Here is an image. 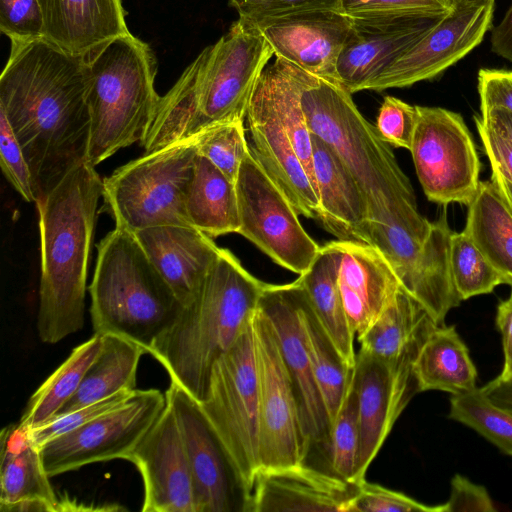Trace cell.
<instances>
[{
    "instance_id": "6da1fadb",
    "label": "cell",
    "mask_w": 512,
    "mask_h": 512,
    "mask_svg": "<svg viewBox=\"0 0 512 512\" xmlns=\"http://www.w3.org/2000/svg\"><path fill=\"white\" fill-rule=\"evenodd\" d=\"M85 57L45 37L11 41L2 111L23 150L37 201L85 162L90 137Z\"/></svg>"
},
{
    "instance_id": "7a4b0ae2",
    "label": "cell",
    "mask_w": 512,
    "mask_h": 512,
    "mask_svg": "<svg viewBox=\"0 0 512 512\" xmlns=\"http://www.w3.org/2000/svg\"><path fill=\"white\" fill-rule=\"evenodd\" d=\"M102 179L82 162L36 202L41 276L37 332L55 344L84 326L85 294Z\"/></svg>"
},
{
    "instance_id": "3957f363",
    "label": "cell",
    "mask_w": 512,
    "mask_h": 512,
    "mask_svg": "<svg viewBox=\"0 0 512 512\" xmlns=\"http://www.w3.org/2000/svg\"><path fill=\"white\" fill-rule=\"evenodd\" d=\"M265 283L221 248L198 293L148 349L171 382L198 402L206 398L214 364L250 322Z\"/></svg>"
},
{
    "instance_id": "277c9868",
    "label": "cell",
    "mask_w": 512,
    "mask_h": 512,
    "mask_svg": "<svg viewBox=\"0 0 512 512\" xmlns=\"http://www.w3.org/2000/svg\"><path fill=\"white\" fill-rule=\"evenodd\" d=\"M204 51L197 78L191 84L180 80L164 97L152 133L157 149L212 125L244 120L257 83L274 55L259 28L241 18Z\"/></svg>"
},
{
    "instance_id": "5b68a950",
    "label": "cell",
    "mask_w": 512,
    "mask_h": 512,
    "mask_svg": "<svg viewBox=\"0 0 512 512\" xmlns=\"http://www.w3.org/2000/svg\"><path fill=\"white\" fill-rule=\"evenodd\" d=\"M84 57L91 119L85 162L96 167L120 149L143 142L161 96L154 87L153 52L130 32L103 42Z\"/></svg>"
},
{
    "instance_id": "8992f818",
    "label": "cell",
    "mask_w": 512,
    "mask_h": 512,
    "mask_svg": "<svg viewBox=\"0 0 512 512\" xmlns=\"http://www.w3.org/2000/svg\"><path fill=\"white\" fill-rule=\"evenodd\" d=\"M300 99L311 133L349 168L369 209L384 205L396 217L412 222L424 217L390 144L359 112L344 87L303 70Z\"/></svg>"
},
{
    "instance_id": "52a82bcc",
    "label": "cell",
    "mask_w": 512,
    "mask_h": 512,
    "mask_svg": "<svg viewBox=\"0 0 512 512\" xmlns=\"http://www.w3.org/2000/svg\"><path fill=\"white\" fill-rule=\"evenodd\" d=\"M97 249L89 287L94 333L124 337L148 353L182 304L133 232L115 226Z\"/></svg>"
},
{
    "instance_id": "ba28073f",
    "label": "cell",
    "mask_w": 512,
    "mask_h": 512,
    "mask_svg": "<svg viewBox=\"0 0 512 512\" xmlns=\"http://www.w3.org/2000/svg\"><path fill=\"white\" fill-rule=\"evenodd\" d=\"M197 154L193 136L145 152L103 179L102 197L116 226L131 232L165 225L192 226L185 203Z\"/></svg>"
},
{
    "instance_id": "9c48e42d",
    "label": "cell",
    "mask_w": 512,
    "mask_h": 512,
    "mask_svg": "<svg viewBox=\"0 0 512 512\" xmlns=\"http://www.w3.org/2000/svg\"><path fill=\"white\" fill-rule=\"evenodd\" d=\"M452 232L445 208L424 234L400 222L381 205L369 210L361 238V242L384 255L401 287L424 306L438 325H444L448 312L461 302L450 270Z\"/></svg>"
},
{
    "instance_id": "30bf717a",
    "label": "cell",
    "mask_w": 512,
    "mask_h": 512,
    "mask_svg": "<svg viewBox=\"0 0 512 512\" xmlns=\"http://www.w3.org/2000/svg\"><path fill=\"white\" fill-rule=\"evenodd\" d=\"M200 405L226 448L250 503L255 477L260 469L258 382L252 318L231 348L214 364L206 398Z\"/></svg>"
},
{
    "instance_id": "8fae6325",
    "label": "cell",
    "mask_w": 512,
    "mask_h": 512,
    "mask_svg": "<svg viewBox=\"0 0 512 512\" xmlns=\"http://www.w3.org/2000/svg\"><path fill=\"white\" fill-rule=\"evenodd\" d=\"M410 152L422 189L431 202L466 206L478 191L480 161L459 113L418 106Z\"/></svg>"
},
{
    "instance_id": "7c38bea8",
    "label": "cell",
    "mask_w": 512,
    "mask_h": 512,
    "mask_svg": "<svg viewBox=\"0 0 512 512\" xmlns=\"http://www.w3.org/2000/svg\"><path fill=\"white\" fill-rule=\"evenodd\" d=\"M252 328L258 382L260 469L306 463L309 446L294 388L272 323L259 306L252 316Z\"/></svg>"
},
{
    "instance_id": "4fadbf2b",
    "label": "cell",
    "mask_w": 512,
    "mask_h": 512,
    "mask_svg": "<svg viewBox=\"0 0 512 512\" xmlns=\"http://www.w3.org/2000/svg\"><path fill=\"white\" fill-rule=\"evenodd\" d=\"M165 393L135 390L117 408L57 436L40 446L47 474L52 477L95 462L126 459L166 406Z\"/></svg>"
},
{
    "instance_id": "5bb4252c",
    "label": "cell",
    "mask_w": 512,
    "mask_h": 512,
    "mask_svg": "<svg viewBox=\"0 0 512 512\" xmlns=\"http://www.w3.org/2000/svg\"><path fill=\"white\" fill-rule=\"evenodd\" d=\"M240 228L278 265L305 273L320 247L305 232L298 213L249 152L235 182Z\"/></svg>"
},
{
    "instance_id": "9a60e30c",
    "label": "cell",
    "mask_w": 512,
    "mask_h": 512,
    "mask_svg": "<svg viewBox=\"0 0 512 512\" xmlns=\"http://www.w3.org/2000/svg\"><path fill=\"white\" fill-rule=\"evenodd\" d=\"M165 396L174 411L186 448L196 512H248L249 496L200 402L174 382Z\"/></svg>"
},
{
    "instance_id": "2e32d148",
    "label": "cell",
    "mask_w": 512,
    "mask_h": 512,
    "mask_svg": "<svg viewBox=\"0 0 512 512\" xmlns=\"http://www.w3.org/2000/svg\"><path fill=\"white\" fill-rule=\"evenodd\" d=\"M300 292L298 279L282 285L265 283L258 306L272 323L294 388L309 446L308 457L318 451L324 454L326 460L331 423L307 352Z\"/></svg>"
},
{
    "instance_id": "e0dca14e",
    "label": "cell",
    "mask_w": 512,
    "mask_h": 512,
    "mask_svg": "<svg viewBox=\"0 0 512 512\" xmlns=\"http://www.w3.org/2000/svg\"><path fill=\"white\" fill-rule=\"evenodd\" d=\"M495 1L452 8L411 46L367 90L383 91L433 80L464 58L491 29Z\"/></svg>"
},
{
    "instance_id": "ac0fdd59",
    "label": "cell",
    "mask_w": 512,
    "mask_h": 512,
    "mask_svg": "<svg viewBox=\"0 0 512 512\" xmlns=\"http://www.w3.org/2000/svg\"><path fill=\"white\" fill-rule=\"evenodd\" d=\"M444 16H351L352 28L337 62L338 83L350 94L367 90L382 72Z\"/></svg>"
},
{
    "instance_id": "d6986e66",
    "label": "cell",
    "mask_w": 512,
    "mask_h": 512,
    "mask_svg": "<svg viewBox=\"0 0 512 512\" xmlns=\"http://www.w3.org/2000/svg\"><path fill=\"white\" fill-rule=\"evenodd\" d=\"M128 460L143 480V512H196L186 448L168 402Z\"/></svg>"
},
{
    "instance_id": "ffe728a7",
    "label": "cell",
    "mask_w": 512,
    "mask_h": 512,
    "mask_svg": "<svg viewBox=\"0 0 512 512\" xmlns=\"http://www.w3.org/2000/svg\"><path fill=\"white\" fill-rule=\"evenodd\" d=\"M254 25L276 58L338 83L337 62L352 28V17L342 9L301 11Z\"/></svg>"
},
{
    "instance_id": "44dd1931",
    "label": "cell",
    "mask_w": 512,
    "mask_h": 512,
    "mask_svg": "<svg viewBox=\"0 0 512 512\" xmlns=\"http://www.w3.org/2000/svg\"><path fill=\"white\" fill-rule=\"evenodd\" d=\"M352 383L356 392L360 446L357 482L365 474L394 423L418 392L413 372L394 370L385 361L357 352Z\"/></svg>"
},
{
    "instance_id": "7402d4cb",
    "label": "cell",
    "mask_w": 512,
    "mask_h": 512,
    "mask_svg": "<svg viewBox=\"0 0 512 512\" xmlns=\"http://www.w3.org/2000/svg\"><path fill=\"white\" fill-rule=\"evenodd\" d=\"M357 492L358 484L306 463L261 468L248 512H349Z\"/></svg>"
},
{
    "instance_id": "603a6c76",
    "label": "cell",
    "mask_w": 512,
    "mask_h": 512,
    "mask_svg": "<svg viewBox=\"0 0 512 512\" xmlns=\"http://www.w3.org/2000/svg\"><path fill=\"white\" fill-rule=\"evenodd\" d=\"M249 152L296 212L317 218L319 198L290 138L257 88L246 113Z\"/></svg>"
},
{
    "instance_id": "cb8c5ba5",
    "label": "cell",
    "mask_w": 512,
    "mask_h": 512,
    "mask_svg": "<svg viewBox=\"0 0 512 512\" xmlns=\"http://www.w3.org/2000/svg\"><path fill=\"white\" fill-rule=\"evenodd\" d=\"M334 242L339 255V289L358 338L392 302L401 285L387 259L374 246L356 240Z\"/></svg>"
},
{
    "instance_id": "d4e9b609",
    "label": "cell",
    "mask_w": 512,
    "mask_h": 512,
    "mask_svg": "<svg viewBox=\"0 0 512 512\" xmlns=\"http://www.w3.org/2000/svg\"><path fill=\"white\" fill-rule=\"evenodd\" d=\"M182 306L198 293L220 247L193 226H155L133 232Z\"/></svg>"
},
{
    "instance_id": "484cf974",
    "label": "cell",
    "mask_w": 512,
    "mask_h": 512,
    "mask_svg": "<svg viewBox=\"0 0 512 512\" xmlns=\"http://www.w3.org/2000/svg\"><path fill=\"white\" fill-rule=\"evenodd\" d=\"M313 170L319 198L318 217L338 240L361 241L369 221L368 199L340 157L311 133Z\"/></svg>"
},
{
    "instance_id": "4316f807",
    "label": "cell",
    "mask_w": 512,
    "mask_h": 512,
    "mask_svg": "<svg viewBox=\"0 0 512 512\" xmlns=\"http://www.w3.org/2000/svg\"><path fill=\"white\" fill-rule=\"evenodd\" d=\"M44 37L75 54L129 33L121 0H38Z\"/></svg>"
},
{
    "instance_id": "83f0119b",
    "label": "cell",
    "mask_w": 512,
    "mask_h": 512,
    "mask_svg": "<svg viewBox=\"0 0 512 512\" xmlns=\"http://www.w3.org/2000/svg\"><path fill=\"white\" fill-rule=\"evenodd\" d=\"M437 326L424 306L400 287L392 302L357 340L361 351L385 361L392 369L413 371L421 347Z\"/></svg>"
},
{
    "instance_id": "f1b7e54d",
    "label": "cell",
    "mask_w": 512,
    "mask_h": 512,
    "mask_svg": "<svg viewBox=\"0 0 512 512\" xmlns=\"http://www.w3.org/2000/svg\"><path fill=\"white\" fill-rule=\"evenodd\" d=\"M0 508L29 499H41L58 506L60 502L49 482L40 447L31 429L19 422L5 426L0 434Z\"/></svg>"
},
{
    "instance_id": "f546056e",
    "label": "cell",
    "mask_w": 512,
    "mask_h": 512,
    "mask_svg": "<svg viewBox=\"0 0 512 512\" xmlns=\"http://www.w3.org/2000/svg\"><path fill=\"white\" fill-rule=\"evenodd\" d=\"M418 392L439 390L460 395L477 388V371L454 326L438 325L413 364Z\"/></svg>"
},
{
    "instance_id": "4dcf8cb0",
    "label": "cell",
    "mask_w": 512,
    "mask_h": 512,
    "mask_svg": "<svg viewBox=\"0 0 512 512\" xmlns=\"http://www.w3.org/2000/svg\"><path fill=\"white\" fill-rule=\"evenodd\" d=\"M339 255L335 242L320 247L308 270L299 275L308 300L341 357L354 368L355 334L350 326L338 285Z\"/></svg>"
},
{
    "instance_id": "1f68e13d",
    "label": "cell",
    "mask_w": 512,
    "mask_h": 512,
    "mask_svg": "<svg viewBox=\"0 0 512 512\" xmlns=\"http://www.w3.org/2000/svg\"><path fill=\"white\" fill-rule=\"evenodd\" d=\"M185 207L190 224L210 237L239 231L235 182L199 152Z\"/></svg>"
},
{
    "instance_id": "d6a6232c",
    "label": "cell",
    "mask_w": 512,
    "mask_h": 512,
    "mask_svg": "<svg viewBox=\"0 0 512 512\" xmlns=\"http://www.w3.org/2000/svg\"><path fill=\"white\" fill-rule=\"evenodd\" d=\"M101 336L102 347L86 370L78 390L55 416L74 411L121 391L135 390L138 364L142 355L147 353L146 349L121 336Z\"/></svg>"
},
{
    "instance_id": "836d02e7",
    "label": "cell",
    "mask_w": 512,
    "mask_h": 512,
    "mask_svg": "<svg viewBox=\"0 0 512 512\" xmlns=\"http://www.w3.org/2000/svg\"><path fill=\"white\" fill-rule=\"evenodd\" d=\"M464 232L512 287V212L491 180L480 181L469 203Z\"/></svg>"
},
{
    "instance_id": "e575fe53",
    "label": "cell",
    "mask_w": 512,
    "mask_h": 512,
    "mask_svg": "<svg viewBox=\"0 0 512 512\" xmlns=\"http://www.w3.org/2000/svg\"><path fill=\"white\" fill-rule=\"evenodd\" d=\"M300 308L309 360L332 425L351 384L354 368L348 367L341 357L302 285Z\"/></svg>"
},
{
    "instance_id": "d590c367",
    "label": "cell",
    "mask_w": 512,
    "mask_h": 512,
    "mask_svg": "<svg viewBox=\"0 0 512 512\" xmlns=\"http://www.w3.org/2000/svg\"><path fill=\"white\" fill-rule=\"evenodd\" d=\"M102 347V336L95 334L78 345L68 358L29 398L19 423L36 428L54 417L76 393L84 374Z\"/></svg>"
},
{
    "instance_id": "8d00e7d4",
    "label": "cell",
    "mask_w": 512,
    "mask_h": 512,
    "mask_svg": "<svg viewBox=\"0 0 512 512\" xmlns=\"http://www.w3.org/2000/svg\"><path fill=\"white\" fill-rule=\"evenodd\" d=\"M448 417L473 429L512 457V413L492 403L481 388L451 395Z\"/></svg>"
},
{
    "instance_id": "74e56055",
    "label": "cell",
    "mask_w": 512,
    "mask_h": 512,
    "mask_svg": "<svg viewBox=\"0 0 512 512\" xmlns=\"http://www.w3.org/2000/svg\"><path fill=\"white\" fill-rule=\"evenodd\" d=\"M449 261L452 281L461 299L491 293L502 279L472 239L464 232H452Z\"/></svg>"
},
{
    "instance_id": "f35d334b",
    "label": "cell",
    "mask_w": 512,
    "mask_h": 512,
    "mask_svg": "<svg viewBox=\"0 0 512 512\" xmlns=\"http://www.w3.org/2000/svg\"><path fill=\"white\" fill-rule=\"evenodd\" d=\"M360 431L356 392L351 381L344 401L331 425L326 457L328 471L351 483L357 482Z\"/></svg>"
},
{
    "instance_id": "ab89813d",
    "label": "cell",
    "mask_w": 512,
    "mask_h": 512,
    "mask_svg": "<svg viewBox=\"0 0 512 512\" xmlns=\"http://www.w3.org/2000/svg\"><path fill=\"white\" fill-rule=\"evenodd\" d=\"M194 137L198 152L236 182L241 164L249 153L244 120L212 125Z\"/></svg>"
},
{
    "instance_id": "60d3db41",
    "label": "cell",
    "mask_w": 512,
    "mask_h": 512,
    "mask_svg": "<svg viewBox=\"0 0 512 512\" xmlns=\"http://www.w3.org/2000/svg\"><path fill=\"white\" fill-rule=\"evenodd\" d=\"M0 165L7 181L27 202H37L33 177L5 114L0 111Z\"/></svg>"
},
{
    "instance_id": "b9f144b4",
    "label": "cell",
    "mask_w": 512,
    "mask_h": 512,
    "mask_svg": "<svg viewBox=\"0 0 512 512\" xmlns=\"http://www.w3.org/2000/svg\"><path fill=\"white\" fill-rule=\"evenodd\" d=\"M349 512H443V507L425 505L403 493L363 480L358 484Z\"/></svg>"
},
{
    "instance_id": "7bdbcfd3",
    "label": "cell",
    "mask_w": 512,
    "mask_h": 512,
    "mask_svg": "<svg viewBox=\"0 0 512 512\" xmlns=\"http://www.w3.org/2000/svg\"><path fill=\"white\" fill-rule=\"evenodd\" d=\"M135 390L121 391L74 411L54 416L42 425L31 429L33 440L40 447L45 442L117 408L124 403Z\"/></svg>"
},
{
    "instance_id": "ee69618b",
    "label": "cell",
    "mask_w": 512,
    "mask_h": 512,
    "mask_svg": "<svg viewBox=\"0 0 512 512\" xmlns=\"http://www.w3.org/2000/svg\"><path fill=\"white\" fill-rule=\"evenodd\" d=\"M416 121V106L386 96L380 106L375 127L388 144L410 150Z\"/></svg>"
},
{
    "instance_id": "f6af8a7d",
    "label": "cell",
    "mask_w": 512,
    "mask_h": 512,
    "mask_svg": "<svg viewBox=\"0 0 512 512\" xmlns=\"http://www.w3.org/2000/svg\"><path fill=\"white\" fill-rule=\"evenodd\" d=\"M0 29L11 41L44 37V17L38 0H0Z\"/></svg>"
},
{
    "instance_id": "bcb514c9",
    "label": "cell",
    "mask_w": 512,
    "mask_h": 512,
    "mask_svg": "<svg viewBox=\"0 0 512 512\" xmlns=\"http://www.w3.org/2000/svg\"><path fill=\"white\" fill-rule=\"evenodd\" d=\"M239 18L252 24L315 9H342L341 0H230Z\"/></svg>"
},
{
    "instance_id": "7dc6e473",
    "label": "cell",
    "mask_w": 512,
    "mask_h": 512,
    "mask_svg": "<svg viewBox=\"0 0 512 512\" xmlns=\"http://www.w3.org/2000/svg\"><path fill=\"white\" fill-rule=\"evenodd\" d=\"M350 16L377 14H427L444 16L451 10L450 0H341Z\"/></svg>"
},
{
    "instance_id": "c3c4849f",
    "label": "cell",
    "mask_w": 512,
    "mask_h": 512,
    "mask_svg": "<svg viewBox=\"0 0 512 512\" xmlns=\"http://www.w3.org/2000/svg\"><path fill=\"white\" fill-rule=\"evenodd\" d=\"M480 111L504 108L512 112V70L481 68L477 74Z\"/></svg>"
},
{
    "instance_id": "681fc988",
    "label": "cell",
    "mask_w": 512,
    "mask_h": 512,
    "mask_svg": "<svg viewBox=\"0 0 512 512\" xmlns=\"http://www.w3.org/2000/svg\"><path fill=\"white\" fill-rule=\"evenodd\" d=\"M442 507L443 512L497 510L484 486L475 484L460 474L452 478L450 497Z\"/></svg>"
},
{
    "instance_id": "f907efd6",
    "label": "cell",
    "mask_w": 512,
    "mask_h": 512,
    "mask_svg": "<svg viewBox=\"0 0 512 512\" xmlns=\"http://www.w3.org/2000/svg\"><path fill=\"white\" fill-rule=\"evenodd\" d=\"M474 121L491 169L512 183V141L487 126L479 115L474 117Z\"/></svg>"
},
{
    "instance_id": "816d5d0a",
    "label": "cell",
    "mask_w": 512,
    "mask_h": 512,
    "mask_svg": "<svg viewBox=\"0 0 512 512\" xmlns=\"http://www.w3.org/2000/svg\"><path fill=\"white\" fill-rule=\"evenodd\" d=\"M496 325L501 333L503 348L502 376H509L512 372V292L502 300L497 307Z\"/></svg>"
},
{
    "instance_id": "f5cc1de1",
    "label": "cell",
    "mask_w": 512,
    "mask_h": 512,
    "mask_svg": "<svg viewBox=\"0 0 512 512\" xmlns=\"http://www.w3.org/2000/svg\"><path fill=\"white\" fill-rule=\"evenodd\" d=\"M491 51L512 64V4L502 20L492 29Z\"/></svg>"
},
{
    "instance_id": "db71d44e",
    "label": "cell",
    "mask_w": 512,
    "mask_h": 512,
    "mask_svg": "<svg viewBox=\"0 0 512 512\" xmlns=\"http://www.w3.org/2000/svg\"><path fill=\"white\" fill-rule=\"evenodd\" d=\"M481 389L492 403L512 413V375H499Z\"/></svg>"
},
{
    "instance_id": "11a10c76",
    "label": "cell",
    "mask_w": 512,
    "mask_h": 512,
    "mask_svg": "<svg viewBox=\"0 0 512 512\" xmlns=\"http://www.w3.org/2000/svg\"><path fill=\"white\" fill-rule=\"evenodd\" d=\"M481 120L490 128L512 141V112L504 108L480 111Z\"/></svg>"
},
{
    "instance_id": "9f6ffc18",
    "label": "cell",
    "mask_w": 512,
    "mask_h": 512,
    "mask_svg": "<svg viewBox=\"0 0 512 512\" xmlns=\"http://www.w3.org/2000/svg\"><path fill=\"white\" fill-rule=\"evenodd\" d=\"M1 512H40L59 511L58 506L41 499L23 500L0 508Z\"/></svg>"
},
{
    "instance_id": "6f0895ef",
    "label": "cell",
    "mask_w": 512,
    "mask_h": 512,
    "mask_svg": "<svg viewBox=\"0 0 512 512\" xmlns=\"http://www.w3.org/2000/svg\"><path fill=\"white\" fill-rule=\"evenodd\" d=\"M490 180L512 212V183L495 169H492Z\"/></svg>"
},
{
    "instance_id": "680465c9",
    "label": "cell",
    "mask_w": 512,
    "mask_h": 512,
    "mask_svg": "<svg viewBox=\"0 0 512 512\" xmlns=\"http://www.w3.org/2000/svg\"><path fill=\"white\" fill-rule=\"evenodd\" d=\"M495 0H450L452 8L479 6Z\"/></svg>"
},
{
    "instance_id": "91938a15",
    "label": "cell",
    "mask_w": 512,
    "mask_h": 512,
    "mask_svg": "<svg viewBox=\"0 0 512 512\" xmlns=\"http://www.w3.org/2000/svg\"><path fill=\"white\" fill-rule=\"evenodd\" d=\"M510 375H512V372H511V374H510ZM510 375H509V376H510ZM504 377H505V376H504Z\"/></svg>"
}]
</instances>
